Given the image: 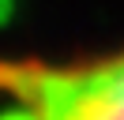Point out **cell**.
I'll list each match as a JSON object with an SVG mask.
<instances>
[{
    "label": "cell",
    "mask_w": 124,
    "mask_h": 120,
    "mask_svg": "<svg viewBox=\"0 0 124 120\" xmlns=\"http://www.w3.org/2000/svg\"><path fill=\"white\" fill-rule=\"evenodd\" d=\"M0 120H124V41L94 52H0Z\"/></svg>",
    "instance_id": "cell-1"
}]
</instances>
